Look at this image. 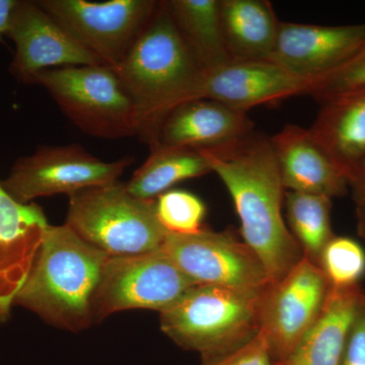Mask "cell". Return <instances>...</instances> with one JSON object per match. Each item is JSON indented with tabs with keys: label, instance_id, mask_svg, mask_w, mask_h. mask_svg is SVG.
Here are the masks:
<instances>
[{
	"label": "cell",
	"instance_id": "cell-20",
	"mask_svg": "<svg viewBox=\"0 0 365 365\" xmlns=\"http://www.w3.org/2000/svg\"><path fill=\"white\" fill-rule=\"evenodd\" d=\"M228 54L237 61L270 60L280 21L267 0H220Z\"/></svg>",
	"mask_w": 365,
	"mask_h": 365
},
{
	"label": "cell",
	"instance_id": "cell-3",
	"mask_svg": "<svg viewBox=\"0 0 365 365\" xmlns=\"http://www.w3.org/2000/svg\"><path fill=\"white\" fill-rule=\"evenodd\" d=\"M107 259L66 223L49 225L14 306L60 330H86L93 325V297Z\"/></svg>",
	"mask_w": 365,
	"mask_h": 365
},
{
	"label": "cell",
	"instance_id": "cell-24",
	"mask_svg": "<svg viewBox=\"0 0 365 365\" xmlns=\"http://www.w3.org/2000/svg\"><path fill=\"white\" fill-rule=\"evenodd\" d=\"M318 265L331 287H359L365 275V252L351 237L335 235L322 252Z\"/></svg>",
	"mask_w": 365,
	"mask_h": 365
},
{
	"label": "cell",
	"instance_id": "cell-4",
	"mask_svg": "<svg viewBox=\"0 0 365 365\" xmlns=\"http://www.w3.org/2000/svg\"><path fill=\"white\" fill-rule=\"evenodd\" d=\"M264 289L193 285L160 312V330L182 349L198 352L201 359L232 351L260 330Z\"/></svg>",
	"mask_w": 365,
	"mask_h": 365
},
{
	"label": "cell",
	"instance_id": "cell-5",
	"mask_svg": "<svg viewBox=\"0 0 365 365\" xmlns=\"http://www.w3.org/2000/svg\"><path fill=\"white\" fill-rule=\"evenodd\" d=\"M68 197L66 225L108 257L162 249L168 232L158 222L155 200L131 195L126 182H108Z\"/></svg>",
	"mask_w": 365,
	"mask_h": 365
},
{
	"label": "cell",
	"instance_id": "cell-2",
	"mask_svg": "<svg viewBox=\"0 0 365 365\" xmlns=\"http://www.w3.org/2000/svg\"><path fill=\"white\" fill-rule=\"evenodd\" d=\"M116 71L135 108L136 136L150 148L168 115L193 100L204 72L178 32L167 1H158Z\"/></svg>",
	"mask_w": 365,
	"mask_h": 365
},
{
	"label": "cell",
	"instance_id": "cell-31",
	"mask_svg": "<svg viewBox=\"0 0 365 365\" xmlns=\"http://www.w3.org/2000/svg\"><path fill=\"white\" fill-rule=\"evenodd\" d=\"M357 230L365 241V200L356 204Z\"/></svg>",
	"mask_w": 365,
	"mask_h": 365
},
{
	"label": "cell",
	"instance_id": "cell-7",
	"mask_svg": "<svg viewBox=\"0 0 365 365\" xmlns=\"http://www.w3.org/2000/svg\"><path fill=\"white\" fill-rule=\"evenodd\" d=\"M196 285L162 250L108 257L93 302V324L128 309L163 312Z\"/></svg>",
	"mask_w": 365,
	"mask_h": 365
},
{
	"label": "cell",
	"instance_id": "cell-16",
	"mask_svg": "<svg viewBox=\"0 0 365 365\" xmlns=\"http://www.w3.org/2000/svg\"><path fill=\"white\" fill-rule=\"evenodd\" d=\"M287 191L316 194L333 199L349 191V178L309 129L287 125L270 137Z\"/></svg>",
	"mask_w": 365,
	"mask_h": 365
},
{
	"label": "cell",
	"instance_id": "cell-30",
	"mask_svg": "<svg viewBox=\"0 0 365 365\" xmlns=\"http://www.w3.org/2000/svg\"><path fill=\"white\" fill-rule=\"evenodd\" d=\"M18 4L19 0H0V42H4L9 21Z\"/></svg>",
	"mask_w": 365,
	"mask_h": 365
},
{
	"label": "cell",
	"instance_id": "cell-22",
	"mask_svg": "<svg viewBox=\"0 0 365 365\" xmlns=\"http://www.w3.org/2000/svg\"><path fill=\"white\" fill-rule=\"evenodd\" d=\"M212 173L202 151L158 145L150 148L145 163L126 182L131 195L143 200H155L178 182Z\"/></svg>",
	"mask_w": 365,
	"mask_h": 365
},
{
	"label": "cell",
	"instance_id": "cell-15",
	"mask_svg": "<svg viewBox=\"0 0 365 365\" xmlns=\"http://www.w3.org/2000/svg\"><path fill=\"white\" fill-rule=\"evenodd\" d=\"M48 227L38 204L18 202L0 182V326L11 316Z\"/></svg>",
	"mask_w": 365,
	"mask_h": 365
},
{
	"label": "cell",
	"instance_id": "cell-27",
	"mask_svg": "<svg viewBox=\"0 0 365 365\" xmlns=\"http://www.w3.org/2000/svg\"><path fill=\"white\" fill-rule=\"evenodd\" d=\"M202 365H274L267 341L259 331L248 342L232 351L202 359Z\"/></svg>",
	"mask_w": 365,
	"mask_h": 365
},
{
	"label": "cell",
	"instance_id": "cell-17",
	"mask_svg": "<svg viewBox=\"0 0 365 365\" xmlns=\"http://www.w3.org/2000/svg\"><path fill=\"white\" fill-rule=\"evenodd\" d=\"M252 132L253 123L246 112L200 98L178 106L168 115L158 132L157 145L215 150L237 143Z\"/></svg>",
	"mask_w": 365,
	"mask_h": 365
},
{
	"label": "cell",
	"instance_id": "cell-10",
	"mask_svg": "<svg viewBox=\"0 0 365 365\" xmlns=\"http://www.w3.org/2000/svg\"><path fill=\"white\" fill-rule=\"evenodd\" d=\"M330 285L322 269L306 256L280 280L262 292L259 327L273 364L294 352L316 323Z\"/></svg>",
	"mask_w": 365,
	"mask_h": 365
},
{
	"label": "cell",
	"instance_id": "cell-13",
	"mask_svg": "<svg viewBox=\"0 0 365 365\" xmlns=\"http://www.w3.org/2000/svg\"><path fill=\"white\" fill-rule=\"evenodd\" d=\"M314 86L316 81L299 78L271 60H232L203 72L193 100L215 101L247 113L256 106L312 95Z\"/></svg>",
	"mask_w": 365,
	"mask_h": 365
},
{
	"label": "cell",
	"instance_id": "cell-12",
	"mask_svg": "<svg viewBox=\"0 0 365 365\" xmlns=\"http://www.w3.org/2000/svg\"><path fill=\"white\" fill-rule=\"evenodd\" d=\"M6 37L16 46L9 69L25 83L34 74L47 69L105 66L37 1L19 0Z\"/></svg>",
	"mask_w": 365,
	"mask_h": 365
},
{
	"label": "cell",
	"instance_id": "cell-28",
	"mask_svg": "<svg viewBox=\"0 0 365 365\" xmlns=\"http://www.w3.org/2000/svg\"><path fill=\"white\" fill-rule=\"evenodd\" d=\"M339 365H365V299L348 333Z\"/></svg>",
	"mask_w": 365,
	"mask_h": 365
},
{
	"label": "cell",
	"instance_id": "cell-1",
	"mask_svg": "<svg viewBox=\"0 0 365 365\" xmlns=\"http://www.w3.org/2000/svg\"><path fill=\"white\" fill-rule=\"evenodd\" d=\"M202 153L234 201L242 242L260 259L270 282L280 280L304 253L283 216L287 190L271 138L252 132L237 143Z\"/></svg>",
	"mask_w": 365,
	"mask_h": 365
},
{
	"label": "cell",
	"instance_id": "cell-14",
	"mask_svg": "<svg viewBox=\"0 0 365 365\" xmlns=\"http://www.w3.org/2000/svg\"><path fill=\"white\" fill-rule=\"evenodd\" d=\"M365 41V24L304 25L280 21L271 61L317 81L338 68Z\"/></svg>",
	"mask_w": 365,
	"mask_h": 365
},
{
	"label": "cell",
	"instance_id": "cell-25",
	"mask_svg": "<svg viewBox=\"0 0 365 365\" xmlns=\"http://www.w3.org/2000/svg\"><path fill=\"white\" fill-rule=\"evenodd\" d=\"M155 210L168 234L189 235L203 230L206 206L195 194L170 190L155 199Z\"/></svg>",
	"mask_w": 365,
	"mask_h": 365
},
{
	"label": "cell",
	"instance_id": "cell-11",
	"mask_svg": "<svg viewBox=\"0 0 365 365\" xmlns=\"http://www.w3.org/2000/svg\"><path fill=\"white\" fill-rule=\"evenodd\" d=\"M160 250L195 284L262 290L271 283L260 259L230 232L168 234Z\"/></svg>",
	"mask_w": 365,
	"mask_h": 365
},
{
	"label": "cell",
	"instance_id": "cell-23",
	"mask_svg": "<svg viewBox=\"0 0 365 365\" xmlns=\"http://www.w3.org/2000/svg\"><path fill=\"white\" fill-rule=\"evenodd\" d=\"M284 204L290 232L304 256L318 265L322 252L335 237L331 222L332 199L287 191Z\"/></svg>",
	"mask_w": 365,
	"mask_h": 365
},
{
	"label": "cell",
	"instance_id": "cell-8",
	"mask_svg": "<svg viewBox=\"0 0 365 365\" xmlns=\"http://www.w3.org/2000/svg\"><path fill=\"white\" fill-rule=\"evenodd\" d=\"M135 162L125 157L103 162L83 146H41L33 155L19 158L1 185L14 200L34 202L42 197L66 194L119 181L125 170Z\"/></svg>",
	"mask_w": 365,
	"mask_h": 365
},
{
	"label": "cell",
	"instance_id": "cell-26",
	"mask_svg": "<svg viewBox=\"0 0 365 365\" xmlns=\"http://www.w3.org/2000/svg\"><path fill=\"white\" fill-rule=\"evenodd\" d=\"M352 90H365V41L344 63L316 81L311 96L322 102L337 93Z\"/></svg>",
	"mask_w": 365,
	"mask_h": 365
},
{
	"label": "cell",
	"instance_id": "cell-19",
	"mask_svg": "<svg viewBox=\"0 0 365 365\" xmlns=\"http://www.w3.org/2000/svg\"><path fill=\"white\" fill-rule=\"evenodd\" d=\"M365 299L361 287H331L316 323L294 352L274 365H339L348 333Z\"/></svg>",
	"mask_w": 365,
	"mask_h": 365
},
{
	"label": "cell",
	"instance_id": "cell-9",
	"mask_svg": "<svg viewBox=\"0 0 365 365\" xmlns=\"http://www.w3.org/2000/svg\"><path fill=\"white\" fill-rule=\"evenodd\" d=\"M41 7L105 66L119 68L143 33L155 0H39Z\"/></svg>",
	"mask_w": 365,
	"mask_h": 365
},
{
	"label": "cell",
	"instance_id": "cell-29",
	"mask_svg": "<svg viewBox=\"0 0 365 365\" xmlns=\"http://www.w3.org/2000/svg\"><path fill=\"white\" fill-rule=\"evenodd\" d=\"M349 190L355 204L365 200V162L352 175Z\"/></svg>",
	"mask_w": 365,
	"mask_h": 365
},
{
	"label": "cell",
	"instance_id": "cell-6",
	"mask_svg": "<svg viewBox=\"0 0 365 365\" xmlns=\"http://www.w3.org/2000/svg\"><path fill=\"white\" fill-rule=\"evenodd\" d=\"M26 83L43 86L62 113L88 135L106 139L137 135L135 108L112 67L47 69L34 74Z\"/></svg>",
	"mask_w": 365,
	"mask_h": 365
},
{
	"label": "cell",
	"instance_id": "cell-21",
	"mask_svg": "<svg viewBox=\"0 0 365 365\" xmlns=\"http://www.w3.org/2000/svg\"><path fill=\"white\" fill-rule=\"evenodd\" d=\"M178 32L204 71L232 61L223 35L220 0H170Z\"/></svg>",
	"mask_w": 365,
	"mask_h": 365
},
{
	"label": "cell",
	"instance_id": "cell-18",
	"mask_svg": "<svg viewBox=\"0 0 365 365\" xmlns=\"http://www.w3.org/2000/svg\"><path fill=\"white\" fill-rule=\"evenodd\" d=\"M309 131L351 179L365 162V90H352L322 101Z\"/></svg>",
	"mask_w": 365,
	"mask_h": 365
}]
</instances>
